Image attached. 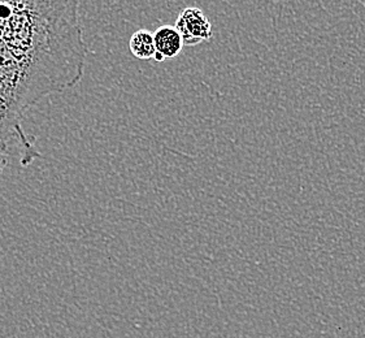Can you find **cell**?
I'll use <instances>...</instances> for the list:
<instances>
[{
    "label": "cell",
    "instance_id": "6da1fadb",
    "mask_svg": "<svg viewBox=\"0 0 365 338\" xmlns=\"http://www.w3.org/2000/svg\"><path fill=\"white\" fill-rule=\"evenodd\" d=\"M78 1H0V151L24 167L41 156L21 128L24 112L82 80L88 47Z\"/></svg>",
    "mask_w": 365,
    "mask_h": 338
},
{
    "label": "cell",
    "instance_id": "7a4b0ae2",
    "mask_svg": "<svg viewBox=\"0 0 365 338\" xmlns=\"http://www.w3.org/2000/svg\"><path fill=\"white\" fill-rule=\"evenodd\" d=\"M175 28L181 36L183 46L187 47L208 42L213 36L211 21L200 8L182 9L175 20Z\"/></svg>",
    "mask_w": 365,
    "mask_h": 338
},
{
    "label": "cell",
    "instance_id": "3957f363",
    "mask_svg": "<svg viewBox=\"0 0 365 338\" xmlns=\"http://www.w3.org/2000/svg\"><path fill=\"white\" fill-rule=\"evenodd\" d=\"M155 61L163 63L167 59H173L182 51L183 43L180 33L172 25H163L155 30Z\"/></svg>",
    "mask_w": 365,
    "mask_h": 338
},
{
    "label": "cell",
    "instance_id": "277c9868",
    "mask_svg": "<svg viewBox=\"0 0 365 338\" xmlns=\"http://www.w3.org/2000/svg\"><path fill=\"white\" fill-rule=\"evenodd\" d=\"M129 48L137 59H154L155 46L153 33L147 29L137 30L130 37Z\"/></svg>",
    "mask_w": 365,
    "mask_h": 338
},
{
    "label": "cell",
    "instance_id": "5b68a950",
    "mask_svg": "<svg viewBox=\"0 0 365 338\" xmlns=\"http://www.w3.org/2000/svg\"><path fill=\"white\" fill-rule=\"evenodd\" d=\"M8 164V156L6 154H3L1 151H0V175L3 173V170L6 169Z\"/></svg>",
    "mask_w": 365,
    "mask_h": 338
}]
</instances>
